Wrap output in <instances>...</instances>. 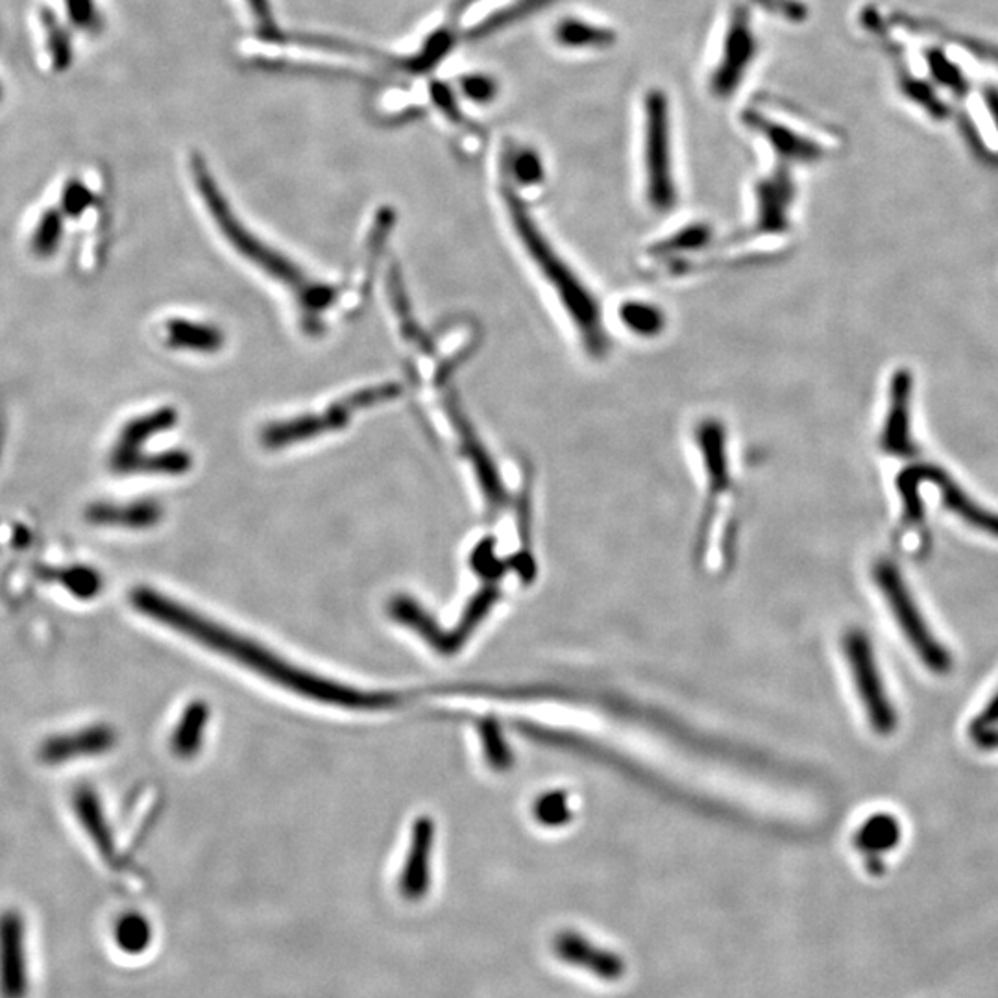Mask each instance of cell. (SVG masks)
<instances>
[{
  "label": "cell",
  "instance_id": "6da1fadb",
  "mask_svg": "<svg viewBox=\"0 0 998 998\" xmlns=\"http://www.w3.org/2000/svg\"><path fill=\"white\" fill-rule=\"evenodd\" d=\"M130 601L135 611L145 614L157 624L178 630L179 635L202 644L211 651L230 658L246 670L254 671L255 676L263 677L272 684L289 690L300 698L353 710L387 709L396 703L393 695L361 692L358 688L344 687L339 682L315 676L311 671L300 670L295 663L287 662L285 658L257 641L237 635L222 625L213 624L202 614L168 600L167 595L160 594L156 590L135 589L130 595Z\"/></svg>",
  "mask_w": 998,
  "mask_h": 998
},
{
  "label": "cell",
  "instance_id": "7a4b0ae2",
  "mask_svg": "<svg viewBox=\"0 0 998 998\" xmlns=\"http://www.w3.org/2000/svg\"><path fill=\"white\" fill-rule=\"evenodd\" d=\"M503 198H505V206L513 219L522 246L529 255L533 265L537 266V271L542 274L546 283L557 293L560 306L568 309L566 312L572 317L573 326L578 329L579 336L583 337V342L590 352H603L606 347L605 333H603V323H601L594 295L584 287L583 282L575 276V272L568 266L557 249H553L551 241L544 235L526 204L516 195L511 185L503 187Z\"/></svg>",
  "mask_w": 998,
  "mask_h": 998
},
{
  "label": "cell",
  "instance_id": "3957f363",
  "mask_svg": "<svg viewBox=\"0 0 998 998\" xmlns=\"http://www.w3.org/2000/svg\"><path fill=\"white\" fill-rule=\"evenodd\" d=\"M191 171L198 195H202L209 213L213 217L220 231L224 233L228 243L239 250V254L255 263L257 268L265 271L268 276L276 277L279 283L290 287L296 298L300 300L301 307H306L307 312H320V309L328 306L333 296L329 287L309 279L295 263H290L287 257L277 254L276 250H272L271 246H266L254 233H250L246 226L241 224V220L237 219L231 208H228L224 195L206 167L202 157H193Z\"/></svg>",
  "mask_w": 998,
  "mask_h": 998
},
{
  "label": "cell",
  "instance_id": "277c9868",
  "mask_svg": "<svg viewBox=\"0 0 998 998\" xmlns=\"http://www.w3.org/2000/svg\"><path fill=\"white\" fill-rule=\"evenodd\" d=\"M873 578H875V583H877L880 594L884 595V600L888 603L895 622L899 625L908 644L913 647L915 655L921 658V662L934 673L951 671L953 668L951 652L930 629L926 619L919 611L918 603L907 589L904 579L897 570V566L891 564L889 560H880L875 566Z\"/></svg>",
  "mask_w": 998,
  "mask_h": 998
},
{
  "label": "cell",
  "instance_id": "5b68a950",
  "mask_svg": "<svg viewBox=\"0 0 998 998\" xmlns=\"http://www.w3.org/2000/svg\"><path fill=\"white\" fill-rule=\"evenodd\" d=\"M644 165L647 200L652 209L668 211L676 206L677 187L671 167L670 102L660 89L646 97Z\"/></svg>",
  "mask_w": 998,
  "mask_h": 998
},
{
  "label": "cell",
  "instance_id": "8992f818",
  "mask_svg": "<svg viewBox=\"0 0 998 998\" xmlns=\"http://www.w3.org/2000/svg\"><path fill=\"white\" fill-rule=\"evenodd\" d=\"M398 383H385L377 387L363 388L358 393L350 394L337 404L329 405L328 409L322 410L318 416H300L293 420L277 421L266 427L263 434V442L266 448L277 450L285 446H293L300 440L315 439L322 435L339 431L342 427L348 426L353 418V413L361 409H369L374 405L385 404L391 399L399 396Z\"/></svg>",
  "mask_w": 998,
  "mask_h": 998
},
{
  "label": "cell",
  "instance_id": "52a82bcc",
  "mask_svg": "<svg viewBox=\"0 0 998 998\" xmlns=\"http://www.w3.org/2000/svg\"><path fill=\"white\" fill-rule=\"evenodd\" d=\"M843 651L847 658L848 670L853 673L854 688L864 704V712L871 727L878 734L893 733L897 728V712L889 701L888 690L884 687L871 641L862 630H851L843 640Z\"/></svg>",
  "mask_w": 998,
  "mask_h": 998
},
{
  "label": "cell",
  "instance_id": "ba28073f",
  "mask_svg": "<svg viewBox=\"0 0 998 998\" xmlns=\"http://www.w3.org/2000/svg\"><path fill=\"white\" fill-rule=\"evenodd\" d=\"M756 45L755 32L750 24L749 10L744 4L734 8L728 21L727 34L723 40L722 58L716 69L712 73L710 89L722 99L731 97L744 80L745 73L755 59Z\"/></svg>",
  "mask_w": 998,
  "mask_h": 998
},
{
  "label": "cell",
  "instance_id": "9c48e42d",
  "mask_svg": "<svg viewBox=\"0 0 998 998\" xmlns=\"http://www.w3.org/2000/svg\"><path fill=\"white\" fill-rule=\"evenodd\" d=\"M29 995V956L26 924L21 913H0V998H26Z\"/></svg>",
  "mask_w": 998,
  "mask_h": 998
},
{
  "label": "cell",
  "instance_id": "30bf717a",
  "mask_svg": "<svg viewBox=\"0 0 998 998\" xmlns=\"http://www.w3.org/2000/svg\"><path fill=\"white\" fill-rule=\"evenodd\" d=\"M116 739L113 728L108 725H89L48 736L45 742H41L37 758L45 766H64L105 755L116 745Z\"/></svg>",
  "mask_w": 998,
  "mask_h": 998
},
{
  "label": "cell",
  "instance_id": "8fae6325",
  "mask_svg": "<svg viewBox=\"0 0 998 998\" xmlns=\"http://www.w3.org/2000/svg\"><path fill=\"white\" fill-rule=\"evenodd\" d=\"M176 410L157 409L124 424L110 451V468L116 473H133L146 440L167 431L176 424Z\"/></svg>",
  "mask_w": 998,
  "mask_h": 998
},
{
  "label": "cell",
  "instance_id": "7c38bea8",
  "mask_svg": "<svg viewBox=\"0 0 998 998\" xmlns=\"http://www.w3.org/2000/svg\"><path fill=\"white\" fill-rule=\"evenodd\" d=\"M553 953L564 964L586 969L601 980L616 981L625 975L624 959L616 953L595 946L592 941L573 930H564L555 937Z\"/></svg>",
  "mask_w": 998,
  "mask_h": 998
},
{
  "label": "cell",
  "instance_id": "4fadbf2b",
  "mask_svg": "<svg viewBox=\"0 0 998 998\" xmlns=\"http://www.w3.org/2000/svg\"><path fill=\"white\" fill-rule=\"evenodd\" d=\"M434 834V823L427 818H420L413 826L409 853H407L402 877H399V891L405 899H421L429 889Z\"/></svg>",
  "mask_w": 998,
  "mask_h": 998
},
{
  "label": "cell",
  "instance_id": "5bb4252c",
  "mask_svg": "<svg viewBox=\"0 0 998 998\" xmlns=\"http://www.w3.org/2000/svg\"><path fill=\"white\" fill-rule=\"evenodd\" d=\"M86 519L92 526L139 531L156 526L162 507L154 502H97L86 508Z\"/></svg>",
  "mask_w": 998,
  "mask_h": 998
},
{
  "label": "cell",
  "instance_id": "9a60e30c",
  "mask_svg": "<svg viewBox=\"0 0 998 998\" xmlns=\"http://www.w3.org/2000/svg\"><path fill=\"white\" fill-rule=\"evenodd\" d=\"M73 808H75L76 820L80 823L87 837L91 840L92 845L97 847L100 856L108 864H116V840H113L110 825H108V820H106L99 796L91 788H80V790H76L75 797H73Z\"/></svg>",
  "mask_w": 998,
  "mask_h": 998
},
{
  "label": "cell",
  "instance_id": "2e32d148",
  "mask_svg": "<svg viewBox=\"0 0 998 998\" xmlns=\"http://www.w3.org/2000/svg\"><path fill=\"white\" fill-rule=\"evenodd\" d=\"M391 616L398 624L415 630L416 635H420V638H424L435 649H439L440 652H456L451 636L440 629L439 625L435 624L434 617L429 616L415 600L405 597V595L396 597L391 603Z\"/></svg>",
  "mask_w": 998,
  "mask_h": 998
},
{
  "label": "cell",
  "instance_id": "e0dca14e",
  "mask_svg": "<svg viewBox=\"0 0 998 998\" xmlns=\"http://www.w3.org/2000/svg\"><path fill=\"white\" fill-rule=\"evenodd\" d=\"M209 723V706L204 701H195L184 710L178 725L174 728L171 747L178 758L189 760L202 749L204 736Z\"/></svg>",
  "mask_w": 998,
  "mask_h": 998
},
{
  "label": "cell",
  "instance_id": "ac0fdd59",
  "mask_svg": "<svg viewBox=\"0 0 998 998\" xmlns=\"http://www.w3.org/2000/svg\"><path fill=\"white\" fill-rule=\"evenodd\" d=\"M165 341L173 348H185L193 352H217L224 337L219 329L208 323L191 320H168L165 323Z\"/></svg>",
  "mask_w": 998,
  "mask_h": 998
},
{
  "label": "cell",
  "instance_id": "d6986e66",
  "mask_svg": "<svg viewBox=\"0 0 998 998\" xmlns=\"http://www.w3.org/2000/svg\"><path fill=\"white\" fill-rule=\"evenodd\" d=\"M745 119H749L747 122H749L750 128H755L756 132L763 133L764 138L768 139L769 145L774 146V151L780 157H786V160H810V157L818 154V149L810 141L799 138V135L790 132L788 128L780 127L777 122L768 121L766 117L749 113Z\"/></svg>",
  "mask_w": 998,
  "mask_h": 998
},
{
  "label": "cell",
  "instance_id": "ffe728a7",
  "mask_svg": "<svg viewBox=\"0 0 998 998\" xmlns=\"http://www.w3.org/2000/svg\"><path fill=\"white\" fill-rule=\"evenodd\" d=\"M555 37L566 48H608L616 41V34L611 29L583 19L560 21L555 29Z\"/></svg>",
  "mask_w": 998,
  "mask_h": 998
},
{
  "label": "cell",
  "instance_id": "44dd1931",
  "mask_svg": "<svg viewBox=\"0 0 998 998\" xmlns=\"http://www.w3.org/2000/svg\"><path fill=\"white\" fill-rule=\"evenodd\" d=\"M900 825L893 815L875 814L860 826L856 834V847L862 853L878 856L899 845Z\"/></svg>",
  "mask_w": 998,
  "mask_h": 998
},
{
  "label": "cell",
  "instance_id": "7402d4cb",
  "mask_svg": "<svg viewBox=\"0 0 998 998\" xmlns=\"http://www.w3.org/2000/svg\"><path fill=\"white\" fill-rule=\"evenodd\" d=\"M64 213L59 209H46L37 220L34 233L30 237L32 254L40 260L53 257L58 252L62 239H64Z\"/></svg>",
  "mask_w": 998,
  "mask_h": 998
},
{
  "label": "cell",
  "instance_id": "603a6c76",
  "mask_svg": "<svg viewBox=\"0 0 998 998\" xmlns=\"http://www.w3.org/2000/svg\"><path fill=\"white\" fill-rule=\"evenodd\" d=\"M941 489H943V502H945L946 507L962 516L967 524L976 527V529H981V531L989 533L992 537L998 538V516L986 513L984 508L975 505L956 486L953 489L946 483H941Z\"/></svg>",
  "mask_w": 998,
  "mask_h": 998
},
{
  "label": "cell",
  "instance_id": "cb8c5ba5",
  "mask_svg": "<svg viewBox=\"0 0 998 998\" xmlns=\"http://www.w3.org/2000/svg\"><path fill=\"white\" fill-rule=\"evenodd\" d=\"M505 165H507V174L511 179L522 187H531L544 179L542 157L538 156V152L533 149H516V151L508 152Z\"/></svg>",
  "mask_w": 998,
  "mask_h": 998
},
{
  "label": "cell",
  "instance_id": "d4e9b609",
  "mask_svg": "<svg viewBox=\"0 0 998 998\" xmlns=\"http://www.w3.org/2000/svg\"><path fill=\"white\" fill-rule=\"evenodd\" d=\"M549 0H516L511 7H505L500 12L494 13L492 18L485 19L483 23L478 24L475 29L470 30L472 40H480L485 35L505 29L508 24L516 23L519 19L527 18L529 13L537 12L538 8H544Z\"/></svg>",
  "mask_w": 998,
  "mask_h": 998
},
{
  "label": "cell",
  "instance_id": "484cf974",
  "mask_svg": "<svg viewBox=\"0 0 998 998\" xmlns=\"http://www.w3.org/2000/svg\"><path fill=\"white\" fill-rule=\"evenodd\" d=\"M151 924L139 913H127L116 926L117 945L128 954H139L151 943Z\"/></svg>",
  "mask_w": 998,
  "mask_h": 998
},
{
  "label": "cell",
  "instance_id": "4316f807",
  "mask_svg": "<svg viewBox=\"0 0 998 998\" xmlns=\"http://www.w3.org/2000/svg\"><path fill=\"white\" fill-rule=\"evenodd\" d=\"M58 579L67 592L80 600H91L95 595H99L100 589H102L100 573L87 566H73L69 570H65Z\"/></svg>",
  "mask_w": 998,
  "mask_h": 998
},
{
  "label": "cell",
  "instance_id": "83f0119b",
  "mask_svg": "<svg viewBox=\"0 0 998 998\" xmlns=\"http://www.w3.org/2000/svg\"><path fill=\"white\" fill-rule=\"evenodd\" d=\"M622 320L627 323V328L633 329L640 336H652L662 328V318L655 307L647 304H635L627 301L622 307Z\"/></svg>",
  "mask_w": 998,
  "mask_h": 998
},
{
  "label": "cell",
  "instance_id": "f1b7e54d",
  "mask_svg": "<svg viewBox=\"0 0 998 998\" xmlns=\"http://www.w3.org/2000/svg\"><path fill=\"white\" fill-rule=\"evenodd\" d=\"M459 91L475 105H491L497 97V81L485 73H468L459 80Z\"/></svg>",
  "mask_w": 998,
  "mask_h": 998
},
{
  "label": "cell",
  "instance_id": "f546056e",
  "mask_svg": "<svg viewBox=\"0 0 998 998\" xmlns=\"http://www.w3.org/2000/svg\"><path fill=\"white\" fill-rule=\"evenodd\" d=\"M246 7H249L252 18H254L255 23L260 26L261 32L265 35L279 34V29H277L276 19H274V13H272L271 2L268 0H246Z\"/></svg>",
  "mask_w": 998,
  "mask_h": 998
},
{
  "label": "cell",
  "instance_id": "4dcf8cb0",
  "mask_svg": "<svg viewBox=\"0 0 998 998\" xmlns=\"http://www.w3.org/2000/svg\"><path fill=\"white\" fill-rule=\"evenodd\" d=\"M483 742H485L486 758L492 766H502L503 763H507L508 755H505V750H503L502 738L492 725L483 727Z\"/></svg>",
  "mask_w": 998,
  "mask_h": 998
},
{
  "label": "cell",
  "instance_id": "1f68e13d",
  "mask_svg": "<svg viewBox=\"0 0 998 998\" xmlns=\"http://www.w3.org/2000/svg\"><path fill=\"white\" fill-rule=\"evenodd\" d=\"M89 200H91V195H89L86 187L80 184H73L69 187V191L65 189L62 208H64V213L78 215L87 208Z\"/></svg>",
  "mask_w": 998,
  "mask_h": 998
},
{
  "label": "cell",
  "instance_id": "d6a6232c",
  "mask_svg": "<svg viewBox=\"0 0 998 998\" xmlns=\"http://www.w3.org/2000/svg\"><path fill=\"white\" fill-rule=\"evenodd\" d=\"M998 723V693L995 698L986 704V709L981 710L980 716L976 717L975 723H973V734L978 736V734L987 733V731H992L997 727Z\"/></svg>",
  "mask_w": 998,
  "mask_h": 998
},
{
  "label": "cell",
  "instance_id": "836d02e7",
  "mask_svg": "<svg viewBox=\"0 0 998 998\" xmlns=\"http://www.w3.org/2000/svg\"><path fill=\"white\" fill-rule=\"evenodd\" d=\"M562 807H564V801L560 797H546L542 801V807H538V814L542 815V820L557 821L562 818Z\"/></svg>",
  "mask_w": 998,
  "mask_h": 998
},
{
  "label": "cell",
  "instance_id": "e575fe53",
  "mask_svg": "<svg viewBox=\"0 0 998 998\" xmlns=\"http://www.w3.org/2000/svg\"><path fill=\"white\" fill-rule=\"evenodd\" d=\"M475 2H478V0H456L453 7H451L450 19H448V21L459 24V19L462 18V13L470 10Z\"/></svg>",
  "mask_w": 998,
  "mask_h": 998
}]
</instances>
